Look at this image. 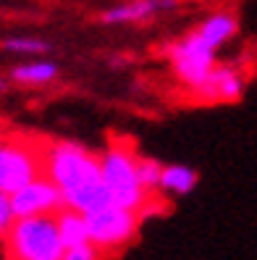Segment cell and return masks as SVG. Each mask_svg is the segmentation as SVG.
<instances>
[{
  "label": "cell",
  "instance_id": "obj_1",
  "mask_svg": "<svg viewBox=\"0 0 257 260\" xmlns=\"http://www.w3.org/2000/svg\"><path fill=\"white\" fill-rule=\"evenodd\" d=\"M45 176L63 194L66 208L77 213H97L113 205L111 192L102 181L100 152L71 140L45 142Z\"/></svg>",
  "mask_w": 257,
  "mask_h": 260
},
{
  "label": "cell",
  "instance_id": "obj_2",
  "mask_svg": "<svg viewBox=\"0 0 257 260\" xmlns=\"http://www.w3.org/2000/svg\"><path fill=\"white\" fill-rule=\"evenodd\" d=\"M137 158L139 152H134L126 145H108L100 152V168H102V181L111 192V203L139 213L144 221L155 210V205H163V197L150 194L144 189L137 171Z\"/></svg>",
  "mask_w": 257,
  "mask_h": 260
},
{
  "label": "cell",
  "instance_id": "obj_3",
  "mask_svg": "<svg viewBox=\"0 0 257 260\" xmlns=\"http://www.w3.org/2000/svg\"><path fill=\"white\" fill-rule=\"evenodd\" d=\"M42 137L0 129V189L13 194L45 174Z\"/></svg>",
  "mask_w": 257,
  "mask_h": 260
},
{
  "label": "cell",
  "instance_id": "obj_4",
  "mask_svg": "<svg viewBox=\"0 0 257 260\" xmlns=\"http://www.w3.org/2000/svg\"><path fill=\"white\" fill-rule=\"evenodd\" d=\"M3 244L8 260H60L66 252L55 216L16 218Z\"/></svg>",
  "mask_w": 257,
  "mask_h": 260
},
{
  "label": "cell",
  "instance_id": "obj_5",
  "mask_svg": "<svg viewBox=\"0 0 257 260\" xmlns=\"http://www.w3.org/2000/svg\"><path fill=\"white\" fill-rule=\"evenodd\" d=\"M87 223H89V242H92L105 257H111L121 250H126L129 244L137 239L139 226H142V216L134 210H126V208L108 205L97 213H89Z\"/></svg>",
  "mask_w": 257,
  "mask_h": 260
},
{
  "label": "cell",
  "instance_id": "obj_6",
  "mask_svg": "<svg viewBox=\"0 0 257 260\" xmlns=\"http://www.w3.org/2000/svg\"><path fill=\"white\" fill-rule=\"evenodd\" d=\"M168 63H171V71H173L176 79L184 87L194 89L215 69L218 53L213 48H207L200 40V35L192 29V32L181 35L178 40H173L168 45Z\"/></svg>",
  "mask_w": 257,
  "mask_h": 260
},
{
  "label": "cell",
  "instance_id": "obj_7",
  "mask_svg": "<svg viewBox=\"0 0 257 260\" xmlns=\"http://www.w3.org/2000/svg\"><path fill=\"white\" fill-rule=\"evenodd\" d=\"M13 213L16 218H32V216H58L66 208L63 194L53 184L48 176H37L34 181H29L26 187L11 194Z\"/></svg>",
  "mask_w": 257,
  "mask_h": 260
},
{
  "label": "cell",
  "instance_id": "obj_8",
  "mask_svg": "<svg viewBox=\"0 0 257 260\" xmlns=\"http://www.w3.org/2000/svg\"><path fill=\"white\" fill-rule=\"evenodd\" d=\"M247 89V79L236 63H215L205 79L192 89L200 103H236Z\"/></svg>",
  "mask_w": 257,
  "mask_h": 260
},
{
  "label": "cell",
  "instance_id": "obj_9",
  "mask_svg": "<svg viewBox=\"0 0 257 260\" xmlns=\"http://www.w3.org/2000/svg\"><path fill=\"white\" fill-rule=\"evenodd\" d=\"M178 0H121L100 13V24L105 26H126V24H144L160 16L165 11H176Z\"/></svg>",
  "mask_w": 257,
  "mask_h": 260
},
{
  "label": "cell",
  "instance_id": "obj_10",
  "mask_svg": "<svg viewBox=\"0 0 257 260\" xmlns=\"http://www.w3.org/2000/svg\"><path fill=\"white\" fill-rule=\"evenodd\" d=\"M194 32L200 35V40L207 48H213L218 53L221 48H226V45L239 35V16L234 11H215V13H210Z\"/></svg>",
  "mask_w": 257,
  "mask_h": 260
},
{
  "label": "cell",
  "instance_id": "obj_11",
  "mask_svg": "<svg viewBox=\"0 0 257 260\" xmlns=\"http://www.w3.org/2000/svg\"><path fill=\"white\" fill-rule=\"evenodd\" d=\"M200 181V174L192 166L184 163H163L160 174V197H184L189 194Z\"/></svg>",
  "mask_w": 257,
  "mask_h": 260
},
{
  "label": "cell",
  "instance_id": "obj_12",
  "mask_svg": "<svg viewBox=\"0 0 257 260\" xmlns=\"http://www.w3.org/2000/svg\"><path fill=\"white\" fill-rule=\"evenodd\" d=\"M11 79L24 87H42L58 79V66L53 60H26L11 69Z\"/></svg>",
  "mask_w": 257,
  "mask_h": 260
},
{
  "label": "cell",
  "instance_id": "obj_13",
  "mask_svg": "<svg viewBox=\"0 0 257 260\" xmlns=\"http://www.w3.org/2000/svg\"><path fill=\"white\" fill-rule=\"evenodd\" d=\"M55 218H58V232H60V239H63L66 250L68 247H82V244H89V223H87L84 213L63 208Z\"/></svg>",
  "mask_w": 257,
  "mask_h": 260
},
{
  "label": "cell",
  "instance_id": "obj_14",
  "mask_svg": "<svg viewBox=\"0 0 257 260\" xmlns=\"http://www.w3.org/2000/svg\"><path fill=\"white\" fill-rule=\"evenodd\" d=\"M137 171H139V181L144 184V189L150 194H160V174H163V163L155 160V158H147V155H139L137 158Z\"/></svg>",
  "mask_w": 257,
  "mask_h": 260
},
{
  "label": "cell",
  "instance_id": "obj_15",
  "mask_svg": "<svg viewBox=\"0 0 257 260\" xmlns=\"http://www.w3.org/2000/svg\"><path fill=\"white\" fill-rule=\"evenodd\" d=\"M0 48L8 53H24V55H40L50 50V42L37 40V37H8L0 42Z\"/></svg>",
  "mask_w": 257,
  "mask_h": 260
},
{
  "label": "cell",
  "instance_id": "obj_16",
  "mask_svg": "<svg viewBox=\"0 0 257 260\" xmlns=\"http://www.w3.org/2000/svg\"><path fill=\"white\" fill-rule=\"evenodd\" d=\"M13 223H16V213H13L11 194L0 189V239H6V234L11 232Z\"/></svg>",
  "mask_w": 257,
  "mask_h": 260
},
{
  "label": "cell",
  "instance_id": "obj_17",
  "mask_svg": "<svg viewBox=\"0 0 257 260\" xmlns=\"http://www.w3.org/2000/svg\"><path fill=\"white\" fill-rule=\"evenodd\" d=\"M60 260H105V255L89 242V244H82V247H68Z\"/></svg>",
  "mask_w": 257,
  "mask_h": 260
},
{
  "label": "cell",
  "instance_id": "obj_18",
  "mask_svg": "<svg viewBox=\"0 0 257 260\" xmlns=\"http://www.w3.org/2000/svg\"><path fill=\"white\" fill-rule=\"evenodd\" d=\"M3 89H6V79H0V92H3Z\"/></svg>",
  "mask_w": 257,
  "mask_h": 260
},
{
  "label": "cell",
  "instance_id": "obj_19",
  "mask_svg": "<svg viewBox=\"0 0 257 260\" xmlns=\"http://www.w3.org/2000/svg\"><path fill=\"white\" fill-rule=\"evenodd\" d=\"M189 3H194V0H189Z\"/></svg>",
  "mask_w": 257,
  "mask_h": 260
}]
</instances>
